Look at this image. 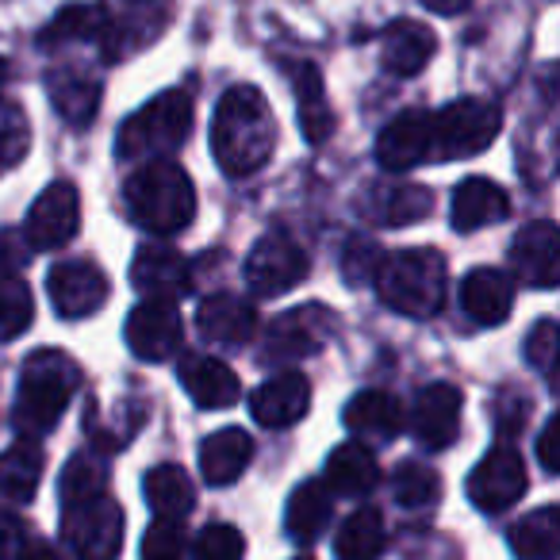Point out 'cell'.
Returning a JSON list of instances; mask_svg holds the SVG:
<instances>
[{
	"instance_id": "cell-39",
	"label": "cell",
	"mask_w": 560,
	"mask_h": 560,
	"mask_svg": "<svg viewBox=\"0 0 560 560\" xmlns=\"http://www.w3.org/2000/svg\"><path fill=\"white\" fill-rule=\"evenodd\" d=\"M430 211H434V196H430V188L399 185V188L381 192V211H376V219H381L384 226H407V223L427 219Z\"/></svg>"
},
{
	"instance_id": "cell-41",
	"label": "cell",
	"mask_w": 560,
	"mask_h": 560,
	"mask_svg": "<svg viewBox=\"0 0 560 560\" xmlns=\"http://www.w3.org/2000/svg\"><path fill=\"white\" fill-rule=\"evenodd\" d=\"M242 557H246V537L231 522H211L192 541V560H242Z\"/></svg>"
},
{
	"instance_id": "cell-3",
	"label": "cell",
	"mask_w": 560,
	"mask_h": 560,
	"mask_svg": "<svg viewBox=\"0 0 560 560\" xmlns=\"http://www.w3.org/2000/svg\"><path fill=\"white\" fill-rule=\"evenodd\" d=\"M78 384H81V365L70 353L55 350V346L32 353L24 361V369H20L16 411H12L20 438H32L35 442V438L50 434L62 422Z\"/></svg>"
},
{
	"instance_id": "cell-4",
	"label": "cell",
	"mask_w": 560,
	"mask_h": 560,
	"mask_svg": "<svg viewBox=\"0 0 560 560\" xmlns=\"http://www.w3.org/2000/svg\"><path fill=\"white\" fill-rule=\"evenodd\" d=\"M376 296L384 300V307L407 315V319H430L442 312L445 304V254L434 246H415V249H396V254L381 257L373 272Z\"/></svg>"
},
{
	"instance_id": "cell-25",
	"label": "cell",
	"mask_w": 560,
	"mask_h": 560,
	"mask_svg": "<svg viewBox=\"0 0 560 560\" xmlns=\"http://www.w3.org/2000/svg\"><path fill=\"white\" fill-rule=\"evenodd\" d=\"M460 307L480 327H499L514 307V280L499 269H472L460 284Z\"/></svg>"
},
{
	"instance_id": "cell-28",
	"label": "cell",
	"mask_w": 560,
	"mask_h": 560,
	"mask_svg": "<svg viewBox=\"0 0 560 560\" xmlns=\"http://www.w3.org/2000/svg\"><path fill=\"white\" fill-rule=\"evenodd\" d=\"M55 112L73 127H89L101 108V81L85 70H55L47 81Z\"/></svg>"
},
{
	"instance_id": "cell-20",
	"label": "cell",
	"mask_w": 560,
	"mask_h": 560,
	"mask_svg": "<svg viewBox=\"0 0 560 560\" xmlns=\"http://www.w3.org/2000/svg\"><path fill=\"white\" fill-rule=\"evenodd\" d=\"M177 381H180V388L192 396V404L208 407V411L231 407L242 392L234 369L223 365L219 358H208V353H185L177 365Z\"/></svg>"
},
{
	"instance_id": "cell-26",
	"label": "cell",
	"mask_w": 560,
	"mask_h": 560,
	"mask_svg": "<svg viewBox=\"0 0 560 560\" xmlns=\"http://www.w3.org/2000/svg\"><path fill=\"white\" fill-rule=\"evenodd\" d=\"M254 460V438L242 427H223L215 434L203 438L200 445V472L211 488H223V483H234L246 465Z\"/></svg>"
},
{
	"instance_id": "cell-19",
	"label": "cell",
	"mask_w": 560,
	"mask_h": 560,
	"mask_svg": "<svg viewBox=\"0 0 560 560\" xmlns=\"http://www.w3.org/2000/svg\"><path fill=\"white\" fill-rule=\"evenodd\" d=\"M430 158V112H399L376 139V162L388 173H407Z\"/></svg>"
},
{
	"instance_id": "cell-37",
	"label": "cell",
	"mask_w": 560,
	"mask_h": 560,
	"mask_svg": "<svg viewBox=\"0 0 560 560\" xmlns=\"http://www.w3.org/2000/svg\"><path fill=\"white\" fill-rule=\"evenodd\" d=\"M392 495H396L399 506H434L442 499V476L427 465H415V460H404V465L392 472Z\"/></svg>"
},
{
	"instance_id": "cell-22",
	"label": "cell",
	"mask_w": 560,
	"mask_h": 560,
	"mask_svg": "<svg viewBox=\"0 0 560 560\" xmlns=\"http://www.w3.org/2000/svg\"><path fill=\"white\" fill-rule=\"evenodd\" d=\"M438 50V35L419 20H396L381 35V62L392 78H415L430 66Z\"/></svg>"
},
{
	"instance_id": "cell-10",
	"label": "cell",
	"mask_w": 560,
	"mask_h": 560,
	"mask_svg": "<svg viewBox=\"0 0 560 560\" xmlns=\"http://www.w3.org/2000/svg\"><path fill=\"white\" fill-rule=\"evenodd\" d=\"M173 20V0H124L119 9H108V35H104V62H124V58L147 50L162 39Z\"/></svg>"
},
{
	"instance_id": "cell-27",
	"label": "cell",
	"mask_w": 560,
	"mask_h": 560,
	"mask_svg": "<svg viewBox=\"0 0 560 560\" xmlns=\"http://www.w3.org/2000/svg\"><path fill=\"white\" fill-rule=\"evenodd\" d=\"M342 422L353 438H376V442H384V438H396L404 430V404L392 392L381 388L358 392L346 404Z\"/></svg>"
},
{
	"instance_id": "cell-51",
	"label": "cell",
	"mask_w": 560,
	"mask_h": 560,
	"mask_svg": "<svg viewBox=\"0 0 560 560\" xmlns=\"http://www.w3.org/2000/svg\"><path fill=\"white\" fill-rule=\"evenodd\" d=\"M296 560H312V557H296Z\"/></svg>"
},
{
	"instance_id": "cell-11",
	"label": "cell",
	"mask_w": 560,
	"mask_h": 560,
	"mask_svg": "<svg viewBox=\"0 0 560 560\" xmlns=\"http://www.w3.org/2000/svg\"><path fill=\"white\" fill-rule=\"evenodd\" d=\"M81 226V196L70 180H55L39 192L24 219V238L32 249H62Z\"/></svg>"
},
{
	"instance_id": "cell-6",
	"label": "cell",
	"mask_w": 560,
	"mask_h": 560,
	"mask_svg": "<svg viewBox=\"0 0 560 560\" xmlns=\"http://www.w3.org/2000/svg\"><path fill=\"white\" fill-rule=\"evenodd\" d=\"M503 127L499 104L465 96V101L445 104L438 116H430V158L438 162H457V158H476L495 142Z\"/></svg>"
},
{
	"instance_id": "cell-18",
	"label": "cell",
	"mask_w": 560,
	"mask_h": 560,
	"mask_svg": "<svg viewBox=\"0 0 560 560\" xmlns=\"http://www.w3.org/2000/svg\"><path fill=\"white\" fill-rule=\"evenodd\" d=\"M312 407V384L304 373H277L249 396V411L265 430L296 427Z\"/></svg>"
},
{
	"instance_id": "cell-38",
	"label": "cell",
	"mask_w": 560,
	"mask_h": 560,
	"mask_svg": "<svg viewBox=\"0 0 560 560\" xmlns=\"http://www.w3.org/2000/svg\"><path fill=\"white\" fill-rule=\"evenodd\" d=\"M58 491H62V503L104 495V491H108V465H104V457H96V453H78V457L66 465Z\"/></svg>"
},
{
	"instance_id": "cell-17",
	"label": "cell",
	"mask_w": 560,
	"mask_h": 560,
	"mask_svg": "<svg viewBox=\"0 0 560 560\" xmlns=\"http://www.w3.org/2000/svg\"><path fill=\"white\" fill-rule=\"evenodd\" d=\"M411 430L427 450H450L460 434V392L453 384H430L415 396Z\"/></svg>"
},
{
	"instance_id": "cell-15",
	"label": "cell",
	"mask_w": 560,
	"mask_h": 560,
	"mask_svg": "<svg viewBox=\"0 0 560 560\" xmlns=\"http://www.w3.org/2000/svg\"><path fill=\"white\" fill-rule=\"evenodd\" d=\"M511 265L529 289L552 292L560 280V234L557 223L537 219V223L522 226L511 242Z\"/></svg>"
},
{
	"instance_id": "cell-24",
	"label": "cell",
	"mask_w": 560,
	"mask_h": 560,
	"mask_svg": "<svg viewBox=\"0 0 560 560\" xmlns=\"http://www.w3.org/2000/svg\"><path fill=\"white\" fill-rule=\"evenodd\" d=\"M511 211V196L495 185L491 177H468L453 188V203H450V219L460 234L480 231L488 223H499Z\"/></svg>"
},
{
	"instance_id": "cell-1",
	"label": "cell",
	"mask_w": 560,
	"mask_h": 560,
	"mask_svg": "<svg viewBox=\"0 0 560 560\" xmlns=\"http://www.w3.org/2000/svg\"><path fill=\"white\" fill-rule=\"evenodd\" d=\"M277 150V119L261 89L234 85L215 104L211 154L226 177H254Z\"/></svg>"
},
{
	"instance_id": "cell-34",
	"label": "cell",
	"mask_w": 560,
	"mask_h": 560,
	"mask_svg": "<svg viewBox=\"0 0 560 560\" xmlns=\"http://www.w3.org/2000/svg\"><path fill=\"white\" fill-rule=\"evenodd\" d=\"M511 552L518 560H557L560 557V506H537L511 526Z\"/></svg>"
},
{
	"instance_id": "cell-13",
	"label": "cell",
	"mask_w": 560,
	"mask_h": 560,
	"mask_svg": "<svg viewBox=\"0 0 560 560\" xmlns=\"http://www.w3.org/2000/svg\"><path fill=\"white\" fill-rule=\"evenodd\" d=\"M465 491L483 514H499L518 503V499L526 495V465H522L518 450L495 445V450L472 468Z\"/></svg>"
},
{
	"instance_id": "cell-46",
	"label": "cell",
	"mask_w": 560,
	"mask_h": 560,
	"mask_svg": "<svg viewBox=\"0 0 560 560\" xmlns=\"http://www.w3.org/2000/svg\"><path fill=\"white\" fill-rule=\"evenodd\" d=\"M557 438H560V419L552 415L549 422H545L541 438H537V457H541V468L549 476L560 472V460H557Z\"/></svg>"
},
{
	"instance_id": "cell-48",
	"label": "cell",
	"mask_w": 560,
	"mask_h": 560,
	"mask_svg": "<svg viewBox=\"0 0 560 560\" xmlns=\"http://www.w3.org/2000/svg\"><path fill=\"white\" fill-rule=\"evenodd\" d=\"M16 560H62V552L47 541H27L24 549L16 552Z\"/></svg>"
},
{
	"instance_id": "cell-14",
	"label": "cell",
	"mask_w": 560,
	"mask_h": 560,
	"mask_svg": "<svg viewBox=\"0 0 560 560\" xmlns=\"http://www.w3.org/2000/svg\"><path fill=\"white\" fill-rule=\"evenodd\" d=\"M127 346L139 361H158L173 358L180 350V338H185V327H180V312L173 300H142L131 315H127Z\"/></svg>"
},
{
	"instance_id": "cell-45",
	"label": "cell",
	"mask_w": 560,
	"mask_h": 560,
	"mask_svg": "<svg viewBox=\"0 0 560 560\" xmlns=\"http://www.w3.org/2000/svg\"><path fill=\"white\" fill-rule=\"evenodd\" d=\"M376 265H381V249H373L369 242H353L350 246V257L342 261V269L350 272L353 280H365L376 272Z\"/></svg>"
},
{
	"instance_id": "cell-47",
	"label": "cell",
	"mask_w": 560,
	"mask_h": 560,
	"mask_svg": "<svg viewBox=\"0 0 560 560\" xmlns=\"http://www.w3.org/2000/svg\"><path fill=\"white\" fill-rule=\"evenodd\" d=\"M24 249H20V234L16 231H0V269L4 272H16L24 265Z\"/></svg>"
},
{
	"instance_id": "cell-31",
	"label": "cell",
	"mask_w": 560,
	"mask_h": 560,
	"mask_svg": "<svg viewBox=\"0 0 560 560\" xmlns=\"http://www.w3.org/2000/svg\"><path fill=\"white\" fill-rule=\"evenodd\" d=\"M376 480H381V465L365 442H342L327 457V488L338 495H369Z\"/></svg>"
},
{
	"instance_id": "cell-7",
	"label": "cell",
	"mask_w": 560,
	"mask_h": 560,
	"mask_svg": "<svg viewBox=\"0 0 560 560\" xmlns=\"http://www.w3.org/2000/svg\"><path fill=\"white\" fill-rule=\"evenodd\" d=\"M62 537L78 560H116L124 552V511L108 491L66 503Z\"/></svg>"
},
{
	"instance_id": "cell-30",
	"label": "cell",
	"mask_w": 560,
	"mask_h": 560,
	"mask_svg": "<svg viewBox=\"0 0 560 560\" xmlns=\"http://www.w3.org/2000/svg\"><path fill=\"white\" fill-rule=\"evenodd\" d=\"M142 495H147L150 511L158 518H188L196 506V488H192V476L185 472L180 465H154L142 480Z\"/></svg>"
},
{
	"instance_id": "cell-35",
	"label": "cell",
	"mask_w": 560,
	"mask_h": 560,
	"mask_svg": "<svg viewBox=\"0 0 560 560\" xmlns=\"http://www.w3.org/2000/svg\"><path fill=\"white\" fill-rule=\"evenodd\" d=\"M388 534H384V518L376 506H361L338 526L335 537V557L338 560H381Z\"/></svg>"
},
{
	"instance_id": "cell-42",
	"label": "cell",
	"mask_w": 560,
	"mask_h": 560,
	"mask_svg": "<svg viewBox=\"0 0 560 560\" xmlns=\"http://www.w3.org/2000/svg\"><path fill=\"white\" fill-rule=\"evenodd\" d=\"M142 560H185V529L173 518H154L142 534Z\"/></svg>"
},
{
	"instance_id": "cell-29",
	"label": "cell",
	"mask_w": 560,
	"mask_h": 560,
	"mask_svg": "<svg viewBox=\"0 0 560 560\" xmlns=\"http://www.w3.org/2000/svg\"><path fill=\"white\" fill-rule=\"evenodd\" d=\"M43 450L32 438H20L12 450L0 453V499L4 503H32L43 483Z\"/></svg>"
},
{
	"instance_id": "cell-44",
	"label": "cell",
	"mask_w": 560,
	"mask_h": 560,
	"mask_svg": "<svg viewBox=\"0 0 560 560\" xmlns=\"http://www.w3.org/2000/svg\"><path fill=\"white\" fill-rule=\"evenodd\" d=\"M27 545V526L16 511L0 506V560H16V552Z\"/></svg>"
},
{
	"instance_id": "cell-23",
	"label": "cell",
	"mask_w": 560,
	"mask_h": 560,
	"mask_svg": "<svg viewBox=\"0 0 560 560\" xmlns=\"http://www.w3.org/2000/svg\"><path fill=\"white\" fill-rule=\"evenodd\" d=\"M289 78H292V93H296V116H300V131L312 147L335 135V112H330L327 89H323V73L315 62H289Z\"/></svg>"
},
{
	"instance_id": "cell-40",
	"label": "cell",
	"mask_w": 560,
	"mask_h": 560,
	"mask_svg": "<svg viewBox=\"0 0 560 560\" xmlns=\"http://www.w3.org/2000/svg\"><path fill=\"white\" fill-rule=\"evenodd\" d=\"M32 150V124L16 101H0V173L20 165Z\"/></svg>"
},
{
	"instance_id": "cell-2",
	"label": "cell",
	"mask_w": 560,
	"mask_h": 560,
	"mask_svg": "<svg viewBox=\"0 0 560 560\" xmlns=\"http://www.w3.org/2000/svg\"><path fill=\"white\" fill-rule=\"evenodd\" d=\"M127 215L142 226V231L170 238L180 234L196 215V188L188 173L170 158H150L139 162V170L127 177L124 185Z\"/></svg>"
},
{
	"instance_id": "cell-12",
	"label": "cell",
	"mask_w": 560,
	"mask_h": 560,
	"mask_svg": "<svg viewBox=\"0 0 560 560\" xmlns=\"http://www.w3.org/2000/svg\"><path fill=\"white\" fill-rule=\"evenodd\" d=\"M47 296L62 319H89L108 300V277L101 265L85 261V257H70V261H58L50 269Z\"/></svg>"
},
{
	"instance_id": "cell-43",
	"label": "cell",
	"mask_w": 560,
	"mask_h": 560,
	"mask_svg": "<svg viewBox=\"0 0 560 560\" xmlns=\"http://www.w3.org/2000/svg\"><path fill=\"white\" fill-rule=\"evenodd\" d=\"M557 353H560L557 319H541L526 338V361L545 376V381H552V376H557Z\"/></svg>"
},
{
	"instance_id": "cell-21",
	"label": "cell",
	"mask_w": 560,
	"mask_h": 560,
	"mask_svg": "<svg viewBox=\"0 0 560 560\" xmlns=\"http://www.w3.org/2000/svg\"><path fill=\"white\" fill-rule=\"evenodd\" d=\"M196 327L215 346H246L257 335V312L249 300L234 296V292H215L196 312Z\"/></svg>"
},
{
	"instance_id": "cell-5",
	"label": "cell",
	"mask_w": 560,
	"mask_h": 560,
	"mask_svg": "<svg viewBox=\"0 0 560 560\" xmlns=\"http://www.w3.org/2000/svg\"><path fill=\"white\" fill-rule=\"evenodd\" d=\"M196 104L185 89H165L154 101L142 104L135 116L124 119L116 135L119 162H150V158H170L192 135Z\"/></svg>"
},
{
	"instance_id": "cell-8",
	"label": "cell",
	"mask_w": 560,
	"mask_h": 560,
	"mask_svg": "<svg viewBox=\"0 0 560 560\" xmlns=\"http://www.w3.org/2000/svg\"><path fill=\"white\" fill-rule=\"evenodd\" d=\"M335 312L323 304H304L292 312L277 315L265 330L261 342V361L265 365H284V361L312 358L327 346V338L335 335Z\"/></svg>"
},
{
	"instance_id": "cell-33",
	"label": "cell",
	"mask_w": 560,
	"mask_h": 560,
	"mask_svg": "<svg viewBox=\"0 0 560 560\" xmlns=\"http://www.w3.org/2000/svg\"><path fill=\"white\" fill-rule=\"evenodd\" d=\"M104 35H108V9L104 4H66L39 35V47L55 50L66 43H96L104 47Z\"/></svg>"
},
{
	"instance_id": "cell-9",
	"label": "cell",
	"mask_w": 560,
	"mask_h": 560,
	"mask_svg": "<svg viewBox=\"0 0 560 560\" xmlns=\"http://www.w3.org/2000/svg\"><path fill=\"white\" fill-rule=\"evenodd\" d=\"M312 261L300 249V242L284 231H269L254 242L246 257V280L257 296H284L307 277Z\"/></svg>"
},
{
	"instance_id": "cell-49",
	"label": "cell",
	"mask_w": 560,
	"mask_h": 560,
	"mask_svg": "<svg viewBox=\"0 0 560 560\" xmlns=\"http://www.w3.org/2000/svg\"><path fill=\"white\" fill-rule=\"evenodd\" d=\"M422 4L438 16H460V12L472 9V0H422Z\"/></svg>"
},
{
	"instance_id": "cell-50",
	"label": "cell",
	"mask_w": 560,
	"mask_h": 560,
	"mask_svg": "<svg viewBox=\"0 0 560 560\" xmlns=\"http://www.w3.org/2000/svg\"><path fill=\"white\" fill-rule=\"evenodd\" d=\"M4 78H9V62L0 58V85H4Z\"/></svg>"
},
{
	"instance_id": "cell-36",
	"label": "cell",
	"mask_w": 560,
	"mask_h": 560,
	"mask_svg": "<svg viewBox=\"0 0 560 560\" xmlns=\"http://www.w3.org/2000/svg\"><path fill=\"white\" fill-rule=\"evenodd\" d=\"M32 319H35L32 289H27L16 272L0 269V342L20 338L27 327H32Z\"/></svg>"
},
{
	"instance_id": "cell-16",
	"label": "cell",
	"mask_w": 560,
	"mask_h": 560,
	"mask_svg": "<svg viewBox=\"0 0 560 560\" xmlns=\"http://www.w3.org/2000/svg\"><path fill=\"white\" fill-rule=\"evenodd\" d=\"M131 280L135 289L150 300H180L185 292H192V272H188L185 254L162 246V242H147V246L135 249Z\"/></svg>"
},
{
	"instance_id": "cell-32",
	"label": "cell",
	"mask_w": 560,
	"mask_h": 560,
	"mask_svg": "<svg viewBox=\"0 0 560 560\" xmlns=\"http://www.w3.org/2000/svg\"><path fill=\"white\" fill-rule=\"evenodd\" d=\"M330 522V488L327 480H304L289 499L284 526L296 545H315Z\"/></svg>"
}]
</instances>
